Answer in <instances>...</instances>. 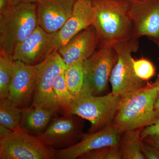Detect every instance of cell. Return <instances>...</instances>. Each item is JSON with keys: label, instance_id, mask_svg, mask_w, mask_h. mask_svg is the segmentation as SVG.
Masks as SVG:
<instances>
[{"label": "cell", "instance_id": "7a4b0ae2", "mask_svg": "<svg viewBox=\"0 0 159 159\" xmlns=\"http://www.w3.org/2000/svg\"><path fill=\"white\" fill-rule=\"evenodd\" d=\"M158 97L155 81L121 97L112 124L122 133L152 125L159 119V112L154 107Z\"/></svg>", "mask_w": 159, "mask_h": 159}, {"label": "cell", "instance_id": "d6a6232c", "mask_svg": "<svg viewBox=\"0 0 159 159\" xmlns=\"http://www.w3.org/2000/svg\"><path fill=\"white\" fill-rule=\"evenodd\" d=\"M128 1H132V0H128Z\"/></svg>", "mask_w": 159, "mask_h": 159}, {"label": "cell", "instance_id": "3957f363", "mask_svg": "<svg viewBox=\"0 0 159 159\" xmlns=\"http://www.w3.org/2000/svg\"><path fill=\"white\" fill-rule=\"evenodd\" d=\"M38 25L36 3L8 6L0 11V51L11 56Z\"/></svg>", "mask_w": 159, "mask_h": 159}, {"label": "cell", "instance_id": "ac0fdd59", "mask_svg": "<svg viewBox=\"0 0 159 159\" xmlns=\"http://www.w3.org/2000/svg\"><path fill=\"white\" fill-rule=\"evenodd\" d=\"M142 129H139L122 133L120 143L122 159H145L142 150L143 139L141 134Z\"/></svg>", "mask_w": 159, "mask_h": 159}, {"label": "cell", "instance_id": "5bb4252c", "mask_svg": "<svg viewBox=\"0 0 159 159\" xmlns=\"http://www.w3.org/2000/svg\"><path fill=\"white\" fill-rule=\"evenodd\" d=\"M77 0H40L36 4L38 25L48 33L60 30L70 16Z\"/></svg>", "mask_w": 159, "mask_h": 159}, {"label": "cell", "instance_id": "6da1fadb", "mask_svg": "<svg viewBox=\"0 0 159 159\" xmlns=\"http://www.w3.org/2000/svg\"><path fill=\"white\" fill-rule=\"evenodd\" d=\"M91 1L93 25L97 32L98 48L112 47L138 38L129 14L128 0Z\"/></svg>", "mask_w": 159, "mask_h": 159}, {"label": "cell", "instance_id": "f1b7e54d", "mask_svg": "<svg viewBox=\"0 0 159 159\" xmlns=\"http://www.w3.org/2000/svg\"><path fill=\"white\" fill-rule=\"evenodd\" d=\"M9 0H0V11L8 8L9 6Z\"/></svg>", "mask_w": 159, "mask_h": 159}, {"label": "cell", "instance_id": "7402d4cb", "mask_svg": "<svg viewBox=\"0 0 159 159\" xmlns=\"http://www.w3.org/2000/svg\"><path fill=\"white\" fill-rule=\"evenodd\" d=\"M13 60L11 55L0 51V98L9 97Z\"/></svg>", "mask_w": 159, "mask_h": 159}, {"label": "cell", "instance_id": "44dd1931", "mask_svg": "<svg viewBox=\"0 0 159 159\" xmlns=\"http://www.w3.org/2000/svg\"><path fill=\"white\" fill-rule=\"evenodd\" d=\"M83 62L75 63L66 66L64 72L69 90L76 98L81 94L83 86L84 73Z\"/></svg>", "mask_w": 159, "mask_h": 159}, {"label": "cell", "instance_id": "d4e9b609", "mask_svg": "<svg viewBox=\"0 0 159 159\" xmlns=\"http://www.w3.org/2000/svg\"><path fill=\"white\" fill-rule=\"evenodd\" d=\"M142 153L145 159H159V149L155 146L142 141Z\"/></svg>", "mask_w": 159, "mask_h": 159}, {"label": "cell", "instance_id": "4fadbf2b", "mask_svg": "<svg viewBox=\"0 0 159 159\" xmlns=\"http://www.w3.org/2000/svg\"><path fill=\"white\" fill-rule=\"evenodd\" d=\"M36 66L13 61L9 98L21 108H27L32 101L36 84Z\"/></svg>", "mask_w": 159, "mask_h": 159}, {"label": "cell", "instance_id": "4dcf8cb0", "mask_svg": "<svg viewBox=\"0 0 159 159\" xmlns=\"http://www.w3.org/2000/svg\"><path fill=\"white\" fill-rule=\"evenodd\" d=\"M156 82L158 86V96H159V75L156 80Z\"/></svg>", "mask_w": 159, "mask_h": 159}, {"label": "cell", "instance_id": "8992f818", "mask_svg": "<svg viewBox=\"0 0 159 159\" xmlns=\"http://www.w3.org/2000/svg\"><path fill=\"white\" fill-rule=\"evenodd\" d=\"M112 47L116 51L118 58L110 79L112 93L122 97L145 86V81L135 73L131 55L139 49V39L118 43Z\"/></svg>", "mask_w": 159, "mask_h": 159}, {"label": "cell", "instance_id": "4316f807", "mask_svg": "<svg viewBox=\"0 0 159 159\" xmlns=\"http://www.w3.org/2000/svg\"><path fill=\"white\" fill-rule=\"evenodd\" d=\"M143 141L155 146L159 149V137L149 136L143 139Z\"/></svg>", "mask_w": 159, "mask_h": 159}, {"label": "cell", "instance_id": "30bf717a", "mask_svg": "<svg viewBox=\"0 0 159 159\" xmlns=\"http://www.w3.org/2000/svg\"><path fill=\"white\" fill-rule=\"evenodd\" d=\"M83 119L73 115L55 118L38 136L45 145L55 150L68 148L77 144L82 138Z\"/></svg>", "mask_w": 159, "mask_h": 159}, {"label": "cell", "instance_id": "484cf974", "mask_svg": "<svg viewBox=\"0 0 159 159\" xmlns=\"http://www.w3.org/2000/svg\"><path fill=\"white\" fill-rule=\"evenodd\" d=\"M141 135L142 139L149 136L159 137V119L152 125L143 128Z\"/></svg>", "mask_w": 159, "mask_h": 159}, {"label": "cell", "instance_id": "ba28073f", "mask_svg": "<svg viewBox=\"0 0 159 159\" xmlns=\"http://www.w3.org/2000/svg\"><path fill=\"white\" fill-rule=\"evenodd\" d=\"M35 66L37 71L36 84L31 106L40 107L57 112L59 109L53 85L55 77L64 72L66 66L57 51L52 52Z\"/></svg>", "mask_w": 159, "mask_h": 159}, {"label": "cell", "instance_id": "603a6c76", "mask_svg": "<svg viewBox=\"0 0 159 159\" xmlns=\"http://www.w3.org/2000/svg\"><path fill=\"white\" fill-rule=\"evenodd\" d=\"M81 159H121L122 151L120 146H110L99 148L81 156Z\"/></svg>", "mask_w": 159, "mask_h": 159}, {"label": "cell", "instance_id": "9c48e42d", "mask_svg": "<svg viewBox=\"0 0 159 159\" xmlns=\"http://www.w3.org/2000/svg\"><path fill=\"white\" fill-rule=\"evenodd\" d=\"M60 48L57 31L48 33L38 25L31 35L16 47L11 57L13 61L35 65Z\"/></svg>", "mask_w": 159, "mask_h": 159}, {"label": "cell", "instance_id": "1f68e13d", "mask_svg": "<svg viewBox=\"0 0 159 159\" xmlns=\"http://www.w3.org/2000/svg\"><path fill=\"white\" fill-rule=\"evenodd\" d=\"M157 44H158V47H159V41L157 43Z\"/></svg>", "mask_w": 159, "mask_h": 159}, {"label": "cell", "instance_id": "2e32d148", "mask_svg": "<svg viewBox=\"0 0 159 159\" xmlns=\"http://www.w3.org/2000/svg\"><path fill=\"white\" fill-rule=\"evenodd\" d=\"M91 0H77L70 18L57 31L60 47L84 29L93 25Z\"/></svg>", "mask_w": 159, "mask_h": 159}, {"label": "cell", "instance_id": "277c9868", "mask_svg": "<svg viewBox=\"0 0 159 159\" xmlns=\"http://www.w3.org/2000/svg\"><path fill=\"white\" fill-rule=\"evenodd\" d=\"M56 150L49 147L38 136L19 127L9 130L0 125V159H53Z\"/></svg>", "mask_w": 159, "mask_h": 159}, {"label": "cell", "instance_id": "7c38bea8", "mask_svg": "<svg viewBox=\"0 0 159 159\" xmlns=\"http://www.w3.org/2000/svg\"><path fill=\"white\" fill-rule=\"evenodd\" d=\"M129 14L138 38L159 41V0L129 1Z\"/></svg>", "mask_w": 159, "mask_h": 159}, {"label": "cell", "instance_id": "f546056e", "mask_svg": "<svg viewBox=\"0 0 159 159\" xmlns=\"http://www.w3.org/2000/svg\"><path fill=\"white\" fill-rule=\"evenodd\" d=\"M154 107L156 111L159 112V96L155 102Z\"/></svg>", "mask_w": 159, "mask_h": 159}, {"label": "cell", "instance_id": "d6986e66", "mask_svg": "<svg viewBox=\"0 0 159 159\" xmlns=\"http://www.w3.org/2000/svg\"><path fill=\"white\" fill-rule=\"evenodd\" d=\"M24 108H20L9 99H1L0 125L9 130H14L19 126Z\"/></svg>", "mask_w": 159, "mask_h": 159}, {"label": "cell", "instance_id": "5b68a950", "mask_svg": "<svg viewBox=\"0 0 159 159\" xmlns=\"http://www.w3.org/2000/svg\"><path fill=\"white\" fill-rule=\"evenodd\" d=\"M121 97L112 92L104 96L82 93L72 103L69 115H76L91 123L89 133L95 132L112 123Z\"/></svg>", "mask_w": 159, "mask_h": 159}, {"label": "cell", "instance_id": "8fae6325", "mask_svg": "<svg viewBox=\"0 0 159 159\" xmlns=\"http://www.w3.org/2000/svg\"><path fill=\"white\" fill-rule=\"evenodd\" d=\"M122 133L112 124L95 132L83 134L77 144L64 149L56 150L54 159H75L99 148L120 146Z\"/></svg>", "mask_w": 159, "mask_h": 159}, {"label": "cell", "instance_id": "e0dca14e", "mask_svg": "<svg viewBox=\"0 0 159 159\" xmlns=\"http://www.w3.org/2000/svg\"><path fill=\"white\" fill-rule=\"evenodd\" d=\"M56 113L44 107L31 106L24 109L19 127L26 132L38 136L48 127Z\"/></svg>", "mask_w": 159, "mask_h": 159}, {"label": "cell", "instance_id": "52a82bcc", "mask_svg": "<svg viewBox=\"0 0 159 159\" xmlns=\"http://www.w3.org/2000/svg\"><path fill=\"white\" fill-rule=\"evenodd\" d=\"M118 58L113 47H100L85 60L83 62L84 78L81 94L99 96L105 92Z\"/></svg>", "mask_w": 159, "mask_h": 159}, {"label": "cell", "instance_id": "ffe728a7", "mask_svg": "<svg viewBox=\"0 0 159 159\" xmlns=\"http://www.w3.org/2000/svg\"><path fill=\"white\" fill-rule=\"evenodd\" d=\"M53 89L59 111H62L64 115H69L70 106L76 97L69 90L64 72L55 77Z\"/></svg>", "mask_w": 159, "mask_h": 159}, {"label": "cell", "instance_id": "9a60e30c", "mask_svg": "<svg viewBox=\"0 0 159 159\" xmlns=\"http://www.w3.org/2000/svg\"><path fill=\"white\" fill-rule=\"evenodd\" d=\"M98 45L97 32L92 25L71 39L57 52L68 66L87 59L98 48Z\"/></svg>", "mask_w": 159, "mask_h": 159}, {"label": "cell", "instance_id": "cb8c5ba5", "mask_svg": "<svg viewBox=\"0 0 159 159\" xmlns=\"http://www.w3.org/2000/svg\"><path fill=\"white\" fill-rule=\"evenodd\" d=\"M133 64L137 76L144 81H147L154 76L156 69L152 63L147 58H133Z\"/></svg>", "mask_w": 159, "mask_h": 159}, {"label": "cell", "instance_id": "83f0119b", "mask_svg": "<svg viewBox=\"0 0 159 159\" xmlns=\"http://www.w3.org/2000/svg\"><path fill=\"white\" fill-rule=\"evenodd\" d=\"M40 0H9V6H15L21 3H37Z\"/></svg>", "mask_w": 159, "mask_h": 159}]
</instances>
